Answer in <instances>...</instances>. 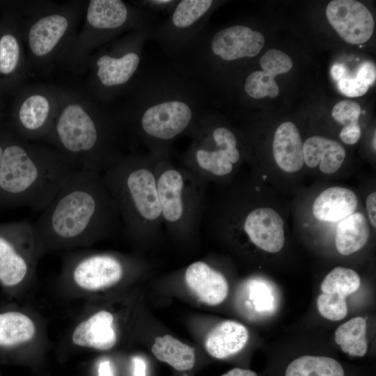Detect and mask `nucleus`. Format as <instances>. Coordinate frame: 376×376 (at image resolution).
Returning <instances> with one entry per match:
<instances>
[{
	"instance_id": "nucleus-1",
	"label": "nucleus",
	"mask_w": 376,
	"mask_h": 376,
	"mask_svg": "<svg viewBox=\"0 0 376 376\" xmlns=\"http://www.w3.org/2000/svg\"><path fill=\"white\" fill-rule=\"evenodd\" d=\"M207 97L203 84L170 63L154 65L136 77L131 107L119 119L135 146L157 159H171L175 140L196 133Z\"/></svg>"
},
{
	"instance_id": "nucleus-2",
	"label": "nucleus",
	"mask_w": 376,
	"mask_h": 376,
	"mask_svg": "<svg viewBox=\"0 0 376 376\" xmlns=\"http://www.w3.org/2000/svg\"><path fill=\"white\" fill-rule=\"evenodd\" d=\"M32 226L40 256L89 246L123 231L102 175L88 170L74 173Z\"/></svg>"
},
{
	"instance_id": "nucleus-3",
	"label": "nucleus",
	"mask_w": 376,
	"mask_h": 376,
	"mask_svg": "<svg viewBox=\"0 0 376 376\" xmlns=\"http://www.w3.org/2000/svg\"><path fill=\"white\" fill-rule=\"evenodd\" d=\"M84 170L62 152L5 139L0 167V207L44 210L68 180Z\"/></svg>"
},
{
	"instance_id": "nucleus-4",
	"label": "nucleus",
	"mask_w": 376,
	"mask_h": 376,
	"mask_svg": "<svg viewBox=\"0 0 376 376\" xmlns=\"http://www.w3.org/2000/svg\"><path fill=\"white\" fill-rule=\"evenodd\" d=\"M157 161L148 152H131L102 175L118 207L123 231L138 246L155 242L163 233Z\"/></svg>"
},
{
	"instance_id": "nucleus-5",
	"label": "nucleus",
	"mask_w": 376,
	"mask_h": 376,
	"mask_svg": "<svg viewBox=\"0 0 376 376\" xmlns=\"http://www.w3.org/2000/svg\"><path fill=\"white\" fill-rule=\"evenodd\" d=\"M122 132L120 119H95L79 104H70L56 122L54 138L62 152L84 170L102 175L127 155L120 148Z\"/></svg>"
},
{
	"instance_id": "nucleus-6",
	"label": "nucleus",
	"mask_w": 376,
	"mask_h": 376,
	"mask_svg": "<svg viewBox=\"0 0 376 376\" xmlns=\"http://www.w3.org/2000/svg\"><path fill=\"white\" fill-rule=\"evenodd\" d=\"M155 172L164 228L177 242L196 240L201 231L208 183L171 159H157Z\"/></svg>"
},
{
	"instance_id": "nucleus-7",
	"label": "nucleus",
	"mask_w": 376,
	"mask_h": 376,
	"mask_svg": "<svg viewBox=\"0 0 376 376\" xmlns=\"http://www.w3.org/2000/svg\"><path fill=\"white\" fill-rule=\"evenodd\" d=\"M191 139L190 145L181 156V166L207 183L223 182L229 178L242 157L234 131L207 111Z\"/></svg>"
},
{
	"instance_id": "nucleus-8",
	"label": "nucleus",
	"mask_w": 376,
	"mask_h": 376,
	"mask_svg": "<svg viewBox=\"0 0 376 376\" xmlns=\"http://www.w3.org/2000/svg\"><path fill=\"white\" fill-rule=\"evenodd\" d=\"M40 257L32 223H0V285L14 295L30 282Z\"/></svg>"
},
{
	"instance_id": "nucleus-9",
	"label": "nucleus",
	"mask_w": 376,
	"mask_h": 376,
	"mask_svg": "<svg viewBox=\"0 0 376 376\" xmlns=\"http://www.w3.org/2000/svg\"><path fill=\"white\" fill-rule=\"evenodd\" d=\"M133 264L132 260L117 253L75 251L65 256L61 278L77 290L92 294L120 283Z\"/></svg>"
},
{
	"instance_id": "nucleus-10",
	"label": "nucleus",
	"mask_w": 376,
	"mask_h": 376,
	"mask_svg": "<svg viewBox=\"0 0 376 376\" xmlns=\"http://www.w3.org/2000/svg\"><path fill=\"white\" fill-rule=\"evenodd\" d=\"M218 3L213 0L179 1L166 19L152 28L150 40L172 58L207 26Z\"/></svg>"
},
{
	"instance_id": "nucleus-11",
	"label": "nucleus",
	"mask_w": 376,
	"mask_h": 376,
	"mask_svg": "<svg viewBox=\"0 0 376 376\" xmlns=\"http://www.w3.org/2000/svg\"><path fill=\"white\" fill-rule=\"evenodd\" d=\"M154 26L136 30L116 50L98 57L96 75L102 88L114 91L132 82L139 74L142 50Z\"/></svg>"
},
{
	"instance_id": "nucleus-12",
	"label": "nucleus",
	"mask_w": 376,
	"mask_h": 376,
	"mask_svg": "<svg viewBox=\"0 0 376 376\" xmlns=\"http://www.w3.org/2000/svg\"><path fill=\"white\" fill-rule=\"evenodd\" d=\"M326 15L332 27L347 43H365L373 33V17L368 8L359 1H331L327 6Z\"/></svg>"
},
{
	"instance_id": "nucleus-13",
	"label": "nucleus",
	"mask_w": 376,
	"mask_h": 376,
	"mask_svg": "<svg viewBox=\"0 0 376 376\" xmlns=\"http://www.w3.org/2000/svg\"><path fill=\"white\" fill-rule=\"evenodd\" d=\"M115 315L107 309L86 313L73 327L70 341L76 347L105 351L118 343Z\"/></svg>"
},
{
	"instance_id": "nucleus-14",
	"label": "nucleus",
	"mask_w": 376,
	"mask_h": 376,
	"mask_svg": "<svg viewBox=\"0 0 376 376\" xmlns=\"http://www.w3.org/2000/svg\"><path fill=\"white\" fill-rule=\"evenodd\" d=\"M185 283L193 293L207 305L222 303L228 292L224 275L204 260L194 262L184 273Z\"/></svg>"
},
{
	"instance_id": "nucleus-15",
	"label": "nucleus",
	"mask_w": 376,
	"mask_h": 376,
	"mask_svg": "<svg viewBox=\"0 0 376 376\" xmlns=\"http://www.w3.org/2000/svg\"><path fill=\"white\" fill-rule=\"evenodd\" d=\"M38 335L32 317L17 309L0 311V353L10 354L30 345Z\"/></svg>"
},
{
	"instance_id": "nucleus-16",
	"label": "nucleus",
	"mask_w": 376,
	"mask_h": 376,
	"mask_svg": "<svg viewBox=\"0 0 376 376\" xmlns=\"http://www.w3.org/2000/svg\"><path fill=\"white\" fill-rule=\"evenodd\" d=\"M303 141L297 126L284 122L276 129L272 143L273 155L278 166L285 172L295 173L303 166Z\"/></svg>"
},
{
	"instance_id": "nucleus-17",
	"label": "nucleus",
	"mask_w": 376,
	"mask_h": 376,
	"mask_svg": "<svg viewBox=\"0 0 376 376\" xmlns=\"http://www.w3.org/2000/svg\"><path fill=\"white\" fill-rule=\"evenodd\" d=\"M357 204V195L351 189L331 187L317 196L312 206V212L319 221L337 222L354 213Z\"/></svg>"
},
{
	"instance_id": "nucleus-18",
	"label": "nucleus",
	"mask_w": 376,
	"mask_h": 376,
	"mask_svg": "<svg viewBox=\"0 0 376 376\" xmlns=\"http://www.w3.org/2000/svg\"><path fill=\"white\" fill-rule=\"evenodd\" d=\"M249 339V331L242 324L225 320L218 324L207 336L205 347L216 359H225L242 350Z\"/></svg>"
},
{
	"instance_id": "nucleus-19",
	"label": "nucleus",
	"mask_w": 376,
	"mask_h": 376,
	"mask_svg": "<svg viewBox=\"0 0 376 376\" xmlns=\"http://www.w3.org/2000/svg\"><path fill=\"white\" fill-rule=\"evenodd\" d=\"M304 162L309 168L319 166L324 174L336 173L343 164L346 152L340 143L320 136L308 138L303 144Z\"/></svg>"
},
{
	"instance_id": "nucleus-20",
	"label": "nucleus",
	"mask_w": 376,
	"mask_h": 376,
	"mask_svg": "<svg viewBox=\"0 0 376 376\" xmlns=\"http://www.w3.org/2000/svg\"><path fill=\"white\" fill-rule=\"evenodd\" d=\"M238 300L244 313L253 318L268 316L276 306L274 288L263 280L250 279L244 283Z\"/></svg>"
},
{
	"instance_id": "nucleus-21",
	"label": "nucleus",
	"mask_w": 376,
	"mask_h": 376,
	"mask_svg": "<svg viewBox=\"0 0 376 376\" xmlns=\"http://www.w3.org/2000/svg\"><path fill=\"white\" fill-rule=\"evenodd\" d=\"M68 26V19L60 15H50L40 19L31 27L29 33L32 52L38 56L49 54L63 37Z\"/></svg>"
},
{
	"instance_id": "nucleus-22",
	"label": "nucleus",
	"mask_w": 376,
	"mask_h": 376,
	"mask_svg": "<svg viewBox=\"0 0 376 376\" xmlns=\"http://www.w3.org/2000/svg\"><path fill=\"white\" fill-rule=\"evenodd\" d=\"M370 228L363 214L354 212L341 220L336 228L335 244L339 253L349 256L367 243Z\"/></svg>"
},
{
	"instance_id": "nucleus-23",
	"label": "nucleus",
	"mask_w": 376,
	"mask_h": 376,
	"mask_svg": "<svg viewBox=\"0 0 376 376\" xmlns=\"http://www.w3.org/2000/svg\"><path fill=\"white\" fill-rule=\"evenodd\" d=\"M151 350L158 360L179 371L189 370L195 363L194 349L169 334L156 337Z\"/></svg>"
},
{
	"instance_id": "nucleus-24",
	"label": "nucleus",
	"mask_w": 376,
	"mask_h": 376,
	"mask_svg": "<svg viewBox=\"0 0 376 376\" xmlns=\"http://www.w3.org/2000/svg\"><path fill=\"white\" fill-rule=\"evenodd\" d=\"M49 104L41 95L26 98L20 107L18 118L24 134L30 137L43 134L48 123Z\"/></svg>"
},
{
	"instance_id": "nucleus-25",
	"label": "nucleus",
	"mask_w": 376,
	"mask_h": 376,
	"mask_svg": "<svg viewBox=\"0 0 376 376\" xmlns=\"http://www.w3.org/2000/svg\"><path fill=\"white\" fill-rule=\"evenodd\" d=\"M285 376H345V372L333 358L304 355L290 363Z\"/></svg>"
},
{
	"instance_id": "nucleus-26",
	"label": "nucleus",
	"mask_w": 376,
	"mask_h": 376,
	"mask_svg": "<svg viewBox=\"0 0 376 376\" xmlns=\"http://www.w3.org/2000/svg\"><path fill=\"white\" fill-rule=\"evenodd\" d=\"M334 339L343 352L363 357L368 349L366 319L356 317L341 324L335 331Z\"/></svg>"
},
{
	"instance_id": "nucleus-27",
	"label": "nucleus",
	"mask_w": 376,
	"mask_h": 376,
	"mask_svg": "<svg viewBox=\"0 0 376 376\" xmlns=\"http://www.w3.org/2000/svg\"><path fill=\"white\" fill-rule=\"evenodd\" d=\"M361 284L359 274L352 269L336 267L321 283L322 293L335 295L343 298L356 292Z\"/></svg>"
},
{
	"instance_id": "nucleus-28",
	"label": "nucleus",
	"mask_w": 376,
	"mask_h": 376,
	"mask_svg": "<svg viewBox=\"0 0 376 376\" xmlns=\"http://www.w3.org/2000/svg\"><path fill=\"white\" fill-rule=\"evenodd\" d=\"M274 76L263 70H255L246 75L243 89L249 97L260 100L266 97L275 98L279 94V88Z\"/></svg>"
},
{
	"instance_id": "nucleus-29",
	"label": "nucleus",
	"mask_w": 376,
	"mask_h": 376,
	"mask_svg": "<svg viewBox=\"0 0 376 376\" xmlns=\"http://www.w3.org/2000/svg\"><path fill=\"white\" fill-rule=\"evenodd\" d=\"M317 306L324 318L332 321L340 320L347 313L345 298L335 295L322 293L318 297Z\"/></svg>"
},
{
	"instance_id": "nucleus-30",
	"label": "nucleus",
	"mask_w": 376,
	"mask_h": 376,
	"mask_svg": "<svg viewBox=\"0 0 376 376\" xmlns=\"http://www.w3.org/2000/svg\"><path fill=\"white\" fill-rule=\"evenodd\" d=\"M19 57V47L15 36L3 35L0 38V72L8 75L16 68Z\"/></svg>"
},
{
	"instance_id": "nucleus-31",
	"label": "nucleus",
	"mask_w": 376,
	"mask_h": 376,
	"mask_svg": "<svg viewBox=\"0 0 376 376\" xmlns=\"http://www.w3.org/2000/svg\"><path fill=\"white\" fill-rule=\"evenodd\" d=\"M260 65L263 71L276 77L289 72L292 68V61L283 52L271 49L260 58Z\"/></svg>"
},
{
	"instance_id": "nucleus-32",
	"label": "nucleus",
	"mask_w": 376,
	"mask_h": 376,
	"mask_svg": "<svg viewBox=\"0 0 376 376\" xmlns=\"http://www.w3.org/2000/svg\"><path fill=\"white\" fill-rule=\"evenodd\" d=\"M361 112L360 105L352 100H344L336 103L332 109L331 115L335 120L344 126L359 125Z\"/></svg>"
},
{
	"instance_id": "nucleus-33",
	"label": "nucleus",
	"mask_w": 376,
	"mask_h": 376,
	"mask_svg": "<svg viewBox=\"0 0 376 376\" xmlns=\"http://www.w3.org/2000/svg\"><path fill=\"white\" fill-rule=\"evenodd\" d=\"M178 0H142L138 1L139 8L152 12L169 15L178 3Z\"/></svg>"
},
{
	"instance_id": "nucleus-34",
	"label": "nucleus",
	"mask_w": 376,
	"mask_h": 376,
	"mask_svg": "<svg viewBox=\"0 0 376 376\" xmlns=\"http://www.w3.org/2000/svg\"><path fill=\"white\" fill-rule=\"evenodd\" d=\"M338 86L341 93L351 97L362 96L368 89V86L356 78L349 77H345L338 81Z\"/></svg>"
},
{
	"instance_id": "nucleus-35",
	"label": "nucleus",
	"mask_w": 376,
	"mask_h": 376,
	"mask_svg": "<svg viewBox=\"0 0 376 376\" xmlns=\"http://www.w3.org/2000/svg\"><path fill=\"white\" fill-rule=\"evenodd\" d=\"M368 87L375 82L376 78V70L373 63L366 61L359 67L356 77Z\"/></svg>"
},
{
	"instance_id": "nucleus-36",
	"label": "nucleus",
	"mask_w": 376,
	"mask_h": 376,
	"mask_svg": "<svg viewBox=\"0 0 376 376\" xmlns=\"http://www.w3.org/2000/svg\"><path fill=\"white\" fill-rule=\"evenodd\" d=\"M361 135V129L359 125L343 126L340 132V139L348 145L356 143Z\"/></svg>"
},
{
	"instance_id": "nucleus-37",
	"label": "nucleus",
	"mask_w": 376,
	"mask_h": 376,
	"mask_svg": "<svg viewBox=\"0 0 376 376\" xmlns=\"http://www.w3.org/2000/svg\"><path fill=\"white\" fill-rule=\"evenodd\" d=\"M366 205L369 220L374 228L376 227V192L370 194L366 199Z\"/></svg>"
},
{
	"instance_id": "nucleus-38",
	"label": "nucleus",
	"mask_w": 376,
	"mask_h": 376,
	"mask_svg": "<svg viewBox=\"0 0 376 376\" xmlns=\"http://www.w3.org/2000/svg\"><path fill=\"white\" fill-rule=\"evenodd\" d=\"M347 70L343 64L336 63L333 65L331 69L332 77L337 81L346 77Z\"/></svg>"
},
{
	"instance_id": "nucleus-39",
	"label": "nucleus",
	"mask_w": 376,
	"mask_h": 376,
	"mask_svg": "<svg viewBox=\"0 0 376 376\" xmlns=\"http://www.w3.org/2000/svg\"><path fill=\"white\" fill-rule=\"evenodd\" d=\"M134 374L133 376H146V363L141 358L136 357L133 359Z\"/></svg>"
},
{
	"instance_id": "nucleus-40",
	"label": "nucleus",
	"mask_w": 376,
	"mask_h": 376,
	"mask_svg": "<svg viewBox=\"0 0 376 376\" xmlns=\"http://www.w3.org/2000/svg\"><path fill=\"white\" fill-rule=\"evenodd\" d=\"M221 376H257V375L251 370L235 368Z\"/></svg>"
},
{
	"instance_id": "nucleus-41",
	"label": "nucleus",
	"mask_w": 376,
	"mask_h": 376,
	"mask_svg": "<svg viewBox=\"0 0 376 376\" xmlns=\"http://www.w3.org/2000/svg\"><path fill=\"white\" fill-rule=\"evenodd\" d=\"M98 375L99 376H113L112 367L109 361L105 360L102 361L98 368Z\"/></svg>"
},
{
	"instance_id": "nucleus-42",
	"label": "nucleus",
	"mask_w": 376,
	"mask_h": 376,
	"mask_svg": "<svg viewBox=\"0 0 376 376\" xmlns=\"http://www.w3.org/2000/svg\"><path fill=\"white\" fill-rule=\"evenodd\" d=\"M5 139L4 137L0 136V167H1V158L3 155V146L5 143Z\"/></svg>"
},
{
	"instance_id": "nucleus-43",
	"label": "nucleus",
	"mask_w": 376,
	"mask_h": 376,
	"mask_svg": "<svg viewBox=\"0 0 376 376\" xmlns=\"http://www.w3.org/2000/svg\"><path fill=\"white\" fill-rule=\"evenodd\" d=\"M375 132H374V136H373V148H374V150H375Z\"/></svg>"
}]
</instances>
